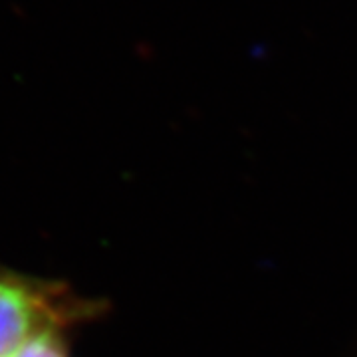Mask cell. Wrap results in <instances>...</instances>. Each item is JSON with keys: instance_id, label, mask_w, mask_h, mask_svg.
Wrapping results in <instances>:
<instances>
[{"instance_id": "1", "label": "cell", "mask_w": 357, "mask_h": 357, "mask_svg": "<svg viewBox=\"0 0 357 357\" xmlns=\"http://www.w3.org/2000/svg\"><path fill=\"white\" fill-rule=\"evenodd\" d=\"M91 312L62 282L0 268V357H13L46 330H68Z\"/></svg>"}, {"instance_id": "2", "label": "cell", "mask_w": 357, "mask_h": 357, "mask_svg": "<svg viewBox=\"0 0 357 357\" xmlns=\"http://www.w3.org/2000/svg\"><path fill=\"white\" fill-rule=\"evenodd\" d=\"M66 330L54 328L34 335L22 345L13 357H70V347L66 342Z\"/></svg>"}]
</instances>
